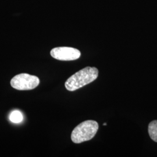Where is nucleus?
<instances>
[{
	"instance_id": "nucleus-7",
	"label": "nucleus",
	"mask_w": 157,
	"mask_h": 157,
	"mask_svg": "<svg viewBox=\"0 0 157 157\" xmlns=\"http://www.w3.org/2000/svg\"><path fill=\"white\" fill-rule=\"evenodd\" d=\"M104 126H105V125H107V124L106 123H104V124H103Z\"/></svg>"
},
{
	"instance_id": "nucleus-1",
	"label": "nucleus",
	"mask_w": 157,
	"mask_h": 157,
	"mask_svg": "<svg viewBox=\"0 0 157 157\" xmlns=\"http://www.w3.org/2000/svg\"><path fill=\"white\" fill-rule=\"evenodd\" d=\"M98 76L97 68L87 67L71 76L66 81L65 86L68 91H75L94 82Z\"/></svg>"
},
{
	"instance_id": "nucleus-5",
	"label": "nucleus",
	"mask_w": 157,
	"mask_h": 157,
	"mask_svg": "<svg viewBox=\"0 0 157 157\" xmlns=\"http://www.w3.org/2000/svg\"><path fill=\"white\" fill-rule=\"evenodd\" d=\"M148 133L152 140L157 142V121H153L148 125Z\"/></svg>"
},
{
	"instance_id": "nucleus-3",
	"label": "nucleus",
	"mask_w": 157,
	"mask_h": 157,
	"mask_svg": "<svg viewBox=\"0 0 157 157\" xmlns=\"http://www.w3.org/2000/svg\"><path fill=\"white\" fill-rule=\"evenodd\" d=\"M10 83L12 87L17 90H33L39 86L40 80L36 76L28 73H21L12 78Z\"/></svg>"
},
{
	"instance_id": "nucleus-4",
	"label": "nucleus",
	"mask_w": 157,
	"mask_h": 157,
	"mask_svg": "<svg viewBox=\"0 0 157 157\" xmlns=\"http://www.w3.org/2000/svg\"><path fill=\"white\" fill-rule=\"evenodd\" d=\"M51 56L59 61H73L78 59L81 56L80 51L72 47H59L53 48L50 52Z\"/></svg>"
},
{
	"instance_id": "nucleus-2",
	"label": "nucleus",
	"mask_w": 157,
	"mask_h": 157,
	"mask_svg": "<svg viewBox=\"0 0 157 157\" xmlns=\"http://www.w3.org/2000/svg\"><path fill=\"white\" fill-rule=\"evenodd\" d=\"M98 124L94 121H86L78 125L71 135L73 143L78 144L92 139L97 132Z\"/></svg>"
},
{
	"instance_id": "nucleus-6",
	"label": "nucleus",
	"mask_w": 157,
	"mask_h": 157,
	"mask_svg": "<svg viewBox=\"0 0 157 157\" xmlns=\"http://www.w3.org/2000/svg\"><path fill=\"white\" fill-rule=\"evenodd\" d=\"M10 120L13 123H20L23 120L22 113L18 110H15L10 115Z\"/></svg>"
}]
</instances>
